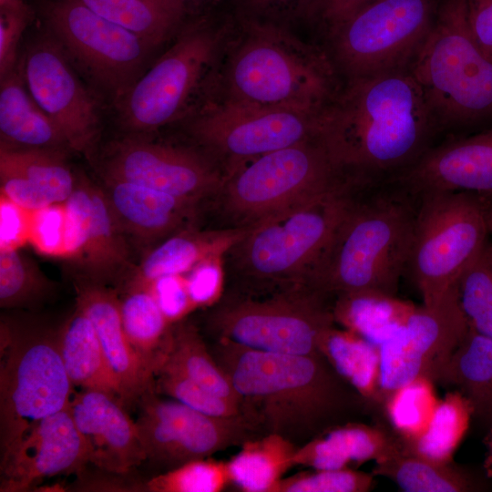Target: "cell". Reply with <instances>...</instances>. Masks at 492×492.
Returning <instances> with one entry per match:
<instances>
[{"mask_svg": "<svg viewBox=\"0 0 492 492\" xmlns=\"http://www.w3.org/2000/svg\"><path fill=\"white\" fill-rule=\"evenodd\" d=\"M158 395L151 389L140 396L135 422L146 462L161 473L259 436L241 415H208Z\"/></svg>", "mask_w": 492, "mask_h": 492, "instance_id": "obj_14", "label": "cell"}, {"mask_svg": "<svg viewBox=\"0 0 492 492\" xmlns=\"http://www.w3.org/2000/svg\"><path fill=\"white\" fill-rule=\"evenodd\" d=\"M402 451V442L391 428L354 421L299 446L294 466L347 468L372 460L376 463Z\"/></svg>", "mask_w": 492, "mask_h": 492, "instance_id": "obj_24", "label": "cell"}, {"mask_svg": "<svg viewBox=\"0 0 492 492\" xmlns=\"http://www.w3.org/2000/svg\"><path fill=\"white\" fill-rule=\"evenodd\" d=\"M180 1H182V2L187 5V7H188L190 2L200 1V0H180Z\"/></svg>", "mask_w": 492, "mask_h": 492, "instance_id": "obj_59", "label": "cell"}, {"mask_svg": "<svg viewBox=\"0 0 492 492\" xmlns=\"http://www.w3.org/2000/svg\"><path fill=\"white\" fill-rule=\"evenodd\" d=\"M434 382L455 386L469 402L473 417L492 425V338L469 327Z\"/></svg>", "mask_w": 492, "mask_h": 492, "instance_id": "obj_26", "label": "cell"}, {"mask_svg": "<svg viewBox=\"0 0 492 492\" xmlns=\"http://www.w3.org/2000/svg\"><path fill=\"white\" fill-rule=\"evenodd\" d=\"M1 12H25L29 11L28 6L22 0H0Z\"/></svg>", "mask_w": 492, "mask_h": 492, "instance_id": "obj_55", "label": "cell"}, {"mask_svg": "<svg viewBox=\"0 0 492 492\" xmlns=\"http://www.w3.org/2000/svg\"><path fill=\"white\" fill-rule=\"evenodd\" d=\"M161 369L179 373L239 405V397L228 377L213 358L199 328L190 322L182 319L172 323L169 351L159 370Z\"/></svg>", "mask_w": 492, "mask_h": 492, "instance_id": "obj_34", "label": "cell"}, {"mask_svg": "<svg viewBox=\"0 0 492 492\" xmlns=\"http://www.w3.org/2000/svg\"><path fill=\"white\" fill-rule=\"evenodd\" d=\"M224 29L198 20L117 101L120 121L129 131L156 130L179 119L210 74Z\"/></svg>", "mask_w": 492, "mask_h": 492, "instance_id": "obj_11", "label": "cell"}, {"mask_svg": "<svg viewBox=\"0 0 492 492\" xmlns=\"http://www.w3.org/2000/svg\"><path fill=\"white\" fill-rule=\"evenodd\" d=\"M77 306L92 322L109 371L128 406L155 389V375L139 358L123 328L119 292L107 285L82 279L75 282Z\"/></svg>", "mask_w": 492, "mask_h": 492, "instance_id": "obj_22", "label": "cell"}, {"mask_svg": "<svg viewBox=\"0 0 492 492\" xmlns=\"http://www.w3.org/2000/svg\"><path fill=\"white\" fill-rule=\"evenodd\" d=\"M372 0H313L306 16L323 26L328 35Z\"/></svg>", "mask_w": 492, "mask_h": 492, "instance_id": "obj_53", "label": "cell"}, {"mask_svg": "<svg viewBox=\"0 0 492 492\" xmlns=\"http://www.w3.org/2000/svg\"><path fill=\"white\" fill-rule=\"evenodd\" d=\"M354 178L342 171L318 138L252 159L225 176L212 200L225 227H251L338 189Z\"/></svg>", "mask_w": 492, "mask_h": 492, "instance_id": "obj_8", "label": "cell"}, {"mask_svg": "<svg viewBox=\"0 0 492 492\" xmlns=\"http://www.w3.org/2000/svg\"><path fill=\"white\" fill-rule=\"evenodd\" d=\"M487 453L484 461V468L487 475L492 477V425L489 427L488 434L486 437Z\"/></svg>", "mask_w": 492, "mask_h": 492, "instance_id": "obj_56", "label": "cell"}, {"mask_svg": "<svg viewBox=\"0 0 492 492\" xmlns=\"http://www.w3.org/2000/svg\"><path fill=\"white\" fill-rule=\"evenodd\" d=\"M372 473L387 477L407 492H469L482 485L454 462L441 463L399 452L376 462Z\"/></svg>", "mask_w": 492, "mask_h": 492, "instance_id": "obj_36", "label": "cell"}, {"mask_svg": "<svg viewBox=\"0 0 492 492\" xmlns=\"http://www.w3.org/2000/svg\"><path fill=\"white\" fill-rule=\"evenodd\" d=\"M489 241L483 196L463 191L419 196L407 268L423 302L453 291L462 272Z\"/></svg>", "mask_w": 492, "mask_h": 492, "instance_id": "obj_10", "label": "cell"}, {"mask_svg": "<svg viewBox=\"0 0 492 492\" xmlns=\"http://www.w3.org/2000/svg\"><path fill=\"white\" fill-rule=\"evenodd\" d=\"M436 124L406 67L349 78L320 112L317 138L345 174L377 181L427 150Z\"/></svg>", "mask_w": 492, "mask_h": 492, "instance_id": "obj_2", "label": "cell"}, {"mask_svg": "<svg viewBox=\"0 0 492 492\" xmlns=\"http://www.w3.org/2000/svg\"><path fill=\"white\" fill-rule=\"evenodd\" d=\"M142 287L152 294L170 323L185 319L195 309L187 290L186 280L181 275L159 277Z\"/></svg>", "mask_w": 492, "mask_h": 492, "instance_id": "obj_47", "label": "cell"}, {"mask_svg": "<svg viewBox=\"0 0 492 492\" xmlns=\"http://www.w3.org/2000/svg\"><path fill=\"white\" fill-rule=\"evenodd\" d=\"M374 477L352 467L313 469L284 477L273 492H367L374 485Z\"/></svg>", "mask_w": 492, "mask_h": 492, "instance_id": "obj_44", "label": "cell"}, {"mask_svg": "<svg viewBox=\"0 0 492 492\" xmlns=\"http://www.w3.org/2000/svg\"><path fill=\"white\" fill-rule=\"evenodd\" d=\"M484 197V196H483ZM487 205V220L490 233V244L492 245V197H484Z\"/></svg>", "mask_w": 492, "mask_h": 492, "instance_id": "obj_57", "label": "cell"}, {"mask_svg": "<svg viewBox=\"0 0 492 492\" xmlns=\"http://www.w3.org/2000/svg\"><path fill=\"white\" fill-rule=\"evenodd\" d=\"M0 450L9 453L38 421L69 405L73 384L57 330L1 321Z\"/></svg>", "mask_w": 492, "mask_h": 492, "instance_id": "obj_9", "label": "cell"}, {"mask_svg": "<svg viewBox=\"0 0 492 492\" xmlns=\"http://www.w3.org/2000/svg\"><path fill=\"white\" fill-rule=\"evenodd\" d=\"M416 305L396 295L365 292L337 296L336 324L380 345L399 332Z\"/></svg>", "mask_w": 492, "mask_h": 492, "instance_id": "obj_30", "label": "cell"}, {"mask_svg": "<svg viewBox=\"0 0 492 492\" xmlns=\"http://www.w3.org/2000/svg\"><path fill=\"white\" fill-rule=\"evenodd\" d=\"M66 210L54 203L31 213L28 241L41 254L65 257Z\"/></svg>", "mask_w": 492, "mask_h": 492, "instance_id": "obj_46", "label": "cell"}, {"mask_svg": "<svg viewBox=\"0 0 492 492\" xmlns=\"http://www.w3.org/2000/svg\"><path fill=\"white\" fill-rule=\"evenodd\" d=\"M298 446L273 434L251 438L228 461L231 484L244 492H273L294 466Z\"/></svg>", "mask_w": 492, "mask_h": 492, "instance_id": "obj_32", "label": "cell"}, {"mask_svg": "<svg viewBox=\"0 0 492 492\" xmlns=\"http://www.w3.org/2000/svg\"><path fill=\"white\" fill-rule=\"evenodd\" d=\"M56 283L18 249L0 251V306L35 309L51 298Z\"/></svg>", "mask_w": 492, "mask_h": 492, "instance_id": "obj_39", "label": "cell"}, {"mask_svg": "<svg viewBox=\"0 0 492 492\" xmlns=\"http://www.w3.org/2000/svg\"><path fill=\"white\" fill-rule=\"evenodd\" d=\"M465 4L474 38L492 57V0H465Z\"/></svg>", "mask_w": 492, "mask_h": 492, "instance_id": "obj_54", "label": "cell"}, {"mask_svg": "<svg viewBox=\"0 0 492 492\" xmlns=\"http://www.w3.org/2000/svg\"><path fill=\"white\" fill-rule=\"evenodd\" d=\"M92 224L80 259L86 276L82 280L107 285L130 265L129 239L118 222L104 190L91 185Z\"/></svg>", "mask_w": 492, "mask_h": 492, "instance_id": "obj_28", "label": "cell"}, {"mask_svg": "<svg viewBox=\"0 0 492 492\" xmlns=\"http://www.w3.org/2000/svg\"><path fill=\"white\" fill-rule=\"evenodd\" d=\"M46 17L66 50L116 102L140 77L154 47L77 0H55Z\"/></svg>", "mask_w": 492, "mask_h": 492, "instance_id": "obj_15", "label": "cell"}, {"mask_svg": "<svg viewBox=\"0 0 492 492\" xmlns=\"http://www.w3.org/2000/svg\"><path fill=\"white\" fill-rule=\"evenodd\" d=\"M105 181L107 197L129 241L149 248L195 226L200 202L132 182Z\"/></svg>", "mask_w": 492, "mask_h": 492, "instance_id": "obj_23", "label": "cell"}, {"mask_svg": "<svg viewBox=\"0 0 492 492\" xmlns=\"http://www.w3.org/2000/svg\"><path fill=\"white\" fill-rule=\"evenodd\" d=\"M248 228L199 230L194 226L179 231L148 251L125 286H145L159 277L182 275L205 260L223 257Z\"/></svg>", "mask_w": 492, "mask_h": 492, "instance_id": "obj_25", "label": "cell"}, {"mask_svg": "<svg viewBox=\"0 0 492 492\" xmlns=\"http://www.w3.org/2000/svg\"><path fill=\"white\" fill-rule=\"evenodd\" d=\"M319 351L368 405L377 404L379 345L335 324L323 335Z\"/></svg>", "mask_w": 492, "mask_h": 492, "instance_id": "obj_33", "label": "cell"}, {"mask_svg": "<svg viewBox=\"0 0 492 492\" xmlns=\"http://www.w3.org/2000/svg\"><path fill=\"white\" fill-rule=\"evenodd\" d=\"M393 179L418 197L445 191L492 197V129L428 149Z\"/></svg>", "mask_w": 492, "mask_h": 492, "instance_id": "obj_21", "label": "cell"}, {"mask_svg": "<svg viewBox=\"0 0 492 492\" xmlns=\"http://www.w3.org/2000/svg\"><path fill=\"white\" fill-rule=\"evenodd\" d=\"M409 69L437 123L466 125L492 117V57L471 33L465 0H441Z\"/></svg>", "mask_w": 492, "mask_h": 492, "instance_id": "obj_6", "label": "cell"}, {"mask_svg": "<svg viewBox=\"0 0 492 492\" xmlns=\"http://www.w3.org/2000/svg\"><path fill=\"white\" fill-rule=\"evenodd\" d=\"M103 18L140 36L154 47L180 25L187 5L180 0H77Z\"/></svg>", "mask_w": 492, "mask_h": 492, "instance_id": "obj_35", "label": "cell"}, {"mask_svg": "<svg viewBox=\"0 0 492 492\" xmlns=\"http://www.w3.org/2000/svg\"><path fill=\"white\" fill-rule=\"evenodd\" d=\"M313 0H232L241 18L282 24L292 17L306 16Z\"/></svg>", "mask_w": 492, "mask_h": 492, "instance_id": "obj_49", "label": "cell"}, {"mask_svg": "<svg viewBox=\"0 0 492 492\" xmlns=\"http://www.w3.org/2000/svg\"><path fill=\"white\" fill-rule=\"evenodd\" d=\"M155 390L208 415L241 416L238 404L213 394L176 372L159 370L155 375Z\"/></svg>", "mask_w": 492, "mask_h": 492, "instance_id": "obj_43", "label": "cell"}, {"mask_svg": "<svg viewBox=\"0 0 492 492\" xmlns=\"http://www.w3.org/2000/svg\"><path fill=\"white\" fill-rule=\"evenodd\" d=\"M57 342L66 372L73 386L105 391L121 399L96 329L78 306L76 305L74 313L57 329Z\"/></svg>", "mask_w": 492, "mask_h": 492, "instance_id": "obj_27", "label": "cell"}, {"mask_svg": "<svg viewBox=\"0 0 492 492\" xmlns=\"http://www.w3.org/2000/svg\"><path fill=\"white\" fill-rule=\"evenodd\" d=\"M89 465L88 451L69 407L36 423L1 457L0 491H28L46 477L78 476Z\"/></svg>", "mask_w": 492, "mask_h": 492, "instance_id": "obj_19", "label": "cell"}, {"mask_svg": "<svg viewBox=\"0 0 492 492\" xmlns=\"http://www.w3.org/2000/svg\"><path fill=\"white\" fill-rule=\"evenodd\" d=\"M209 348L259 436L278 435L299 447L358 421L369 406L321 352L272 353L226 340H213Z\"/></svg>", "mask_w": 492, "mask_h": 492, "instance_id": "obj_1", "label": "cell"}, {"mask_svg": "<svg viewBox=\"0 0 492 492\" xmlns=\"http://www.w3.org/2000/svg\"><path fill=\"white\" fill-rule=\"evenodd\" d=\"M1 194L22 209L34 212L55 202L40 188L18 176L0 175Z\"/></svg>", "mask_w": 492, "mask_h": 492, "instance_id": "obj_52", "label": "cell"}, {"mask_svg": "<svg viewBox=\"0 0 492 492\" xmlns=\"http://www.w3.org/2000/svg\"><path fill=\"white\" fill-rule=\"evenodd\" d=\"M333 300L308 285L251 292L227 288L205 314L212 340L272 353L320 352L324 333L336 324Z\"/></svg>", "mask_w": 492, "mask_h": 492, "instance_id": "obj_7", "label": "cell"}, {"mask_svg": "<svg viewBox=\"0 0 492 492\" xmlns=\"http://www.w3.org/2000/svg\"><path fill=\"white\" fill-rule=\"evenodd\" d=\"M469 331L456 287L415 306L404 327L379 345L378 404L395 389L425 376L435 380Z\"/></svg>", "mask_w": 492, "mask_h": 492, "instance_id": "obj_16", "label": "cell"}, {"mask_svg": "<svg viewBox=\"0 0 492 492\" xmlns=\"http://www.w3.org/2000/svg\"><path fill=\"white\" fill-rule=\"evenodd\" d=\"M360 184L351 179L249 227L222 257L228 288L262 292L307 285Z\"/></svg>", "mask_w": 492, "mask_h": 492, "instance_id": "obj_4", "label": "cell"}, {"mask_svg": "<svg viewBox=\"0 0 492 492\" xmlns=\"http://www.w3.org/2000/svg\"><path fill=\"white\" fill-rule=\"evenodd\" d=\"M484 252H485L487 260L488 261V262L490 263L492 267V245L490 244V241L487 244Z\"/></svg>", "mask_w": 492, "mask_h": 492, "instance_id": "obj_58", "label": "cell"}, {"mask_svg": "<svg viewBox=\"0 0 492 492\" xmlns=\"http://www.w3.org/2000/svg\"><path fill=\"white\" fill-rule=\"evenodd\" d=\"M222 257L205 260L185 277L190 301L196 307H208L221 294Z\"/></svg>", "mask_w": 492, "mask_h": 492, "instance_id": "obj_48", "label": "cell"}, {"mask_svg": "<svg viewBox=\"0 0 492 492\" xmlns=\"http://www.w3.org/2000/svg\"><path fill=\"white\" fill-rule=\"evenodd\" d=\"M64 205L66 210L65 257L80 261L92 224L91 184L77 183Z\"/></svg>", "mask_w": 492, "mask_h": 492, "instance_id": "obj_45", "label": "cell"}, {"mask_svg": "<svg viewBox=\"0 0 492 492\" xmlns=\"http://www.w3.org/2000/svg\"><path fill=\"white\" fill-rule=\"evenodd\" d=\"M441 0H372L329 34L349 78L409 67Z\"/></svg>", "mask_w": 492, "mask_h": 492, "instance_id": "obj_12", "label": "cell"}, {"mask_svg": "<svg viewBox=\"0 0 492 492\" xmlns=\"http://www.w3.org/2000/svg\"><path fill=\"white\" fill-rule=\"evenodd\" d=\"M31 17V11L1 12L0 15V76L10 74L15 63L20 37Z\"/></svg>", "mask_w": 492, "mask_h": 492, "instance_id": "obj_51", "label": "cell"}, {"mask_svg": "<svg viewBox=\"0 0 492 492\" xmlns=\"http://www.w3.org/2000/svg\"><path fill=\"white\" fill-rule=\"evenodd\" d=\"M241 21L224 74V100L320 113L338 92L328 56L282 24Z\"/></svg>", "mask_w": 492, "mask_h": 492, "instance_id": "obj_5", "label": "cell"}, {"mask_svg": "<svg viewBox=\"0 0 492 492\" xmlns=\"http://www.w3.org/2000/svg\"><path fill=\"white\" fill-rule=\"evenodd\" d=\"M434 383L417 377L393 391L382 403L390 428L402 444L415 440L427 427L440 400Z\"/></svg>", "mask_w": 492, "mask_h": 492, "instance_id": "obj_40", "label": "cell"}, {"mask_svg": "<svg viewBox=\"0 0 492 492\" xmlns=\"http://www.w3.org/2000/svg\"><path fill=\"white\" fill-rule=\"evenodd\" d=\"M364 193L361 184L307 285L334 299L374 292L396 295L408 267L419 197L396 180Z\"/></svg>", "mask_w": 492, "mask_h": 492, "instance_id": "obj_3", "label": "cell"}, {"mask_svg": "<svg viewBox=\"0 0 492 492\" xmlns=\"http://www.w3.org/2000/svg\"><path fill=\"white\" fill-rule=\"evenodd\" d=\"M101 170L105 179L132 182L200 203L212 200L225 178L204 152L135 137L113 141Z\"/></svg>", "mask_w": 492, "mask_h": 492, "instance_id": "obj_17", "label": "cell"}, {"mask_svg": "<svg viewBox=\"0 0 492 492\" xmlns=\"http://www.w3.org/2000/svg\"><path fill=\"white\" fill-rule=\"evenodd\" d=\"M0 175L22 177L44 190L55 203H64L77 182L57 149L0 148Z\"/></svg>", "mask_w": 492, "mask_h": 492, "instance_id": "obj_38", "label": "cell"}, {"mask_svg": "<svg viewBox=\"0 0 492 492\" xmlns=\"http://www.w3.org/2000/svg\"><path fill=\"white\" fill-rule=\"evenodd\" d=\"M119 307L130 344L155 375L169 351L172 323L142 286H125L123 294L119 293Z\"/></svg>", "mask_w": 492, "mask_h": 492, "instance_id": "obj_31", "label": "cell"}, {"mask_svg": "<svg viewBox=\"0 0 492 492\" xmlns=\"http://www.w3.org/2000/svg\"><path fill=\"white\" fill-rule=\"evenodd\" d=\"M473 418L469 402L458 391L448 392L439 403L425 430L403 445V452L428 460L449 463Z\"/></svg>", "mask_w": 492, "mask_h": 492, "instance_id": "obj_37", "label": "cell"}, {"mask_svg": "<svg viewBox=\"0 0 492 492\" xmlns=\"http://www.w3.org/2000/svg\"><path fill=\"white\" fill-rule=\"evenodd\" d=\"M24 79L32 97L62 131L68 148L88 151L98 134L97 106L52 42L31 48L24 62Z\"/></svg>", "mask_w": 492, "mask_h": 492, "instance_id": "obj_18", "label": "cell"}, {"mask_svg": "<svg viewBox=\"0 0 492 492\" xmlns=\"http://www.w3.org/2000/svg\"><path fill=\"white\" fill-rule=\"evenodd\" d=\"M231 483L228 461L207 457L152 477L146 481V491L219 492Z\"/></svg>", "mask_w": 492, "mask_h": 492, "instance_id": "obj_42", "label": "cell"}, {"mask_svg": "<svg viewBox=\"0 0 492 492\" xmlns=\"http://www.w3.org/2000/svg\"><path fill=\"white\" fill-rule=\"evenodd\" d=\"M0 131L5 139L25 148H68L62 131L13 71L1 78Z\"/></svg>", "mask_w": 492, "mask_h": 492, "instance_id": "obj_29", "label": "cell"}, {"mask_svg": "<svg viewBox=\"0 0 492 492\" xmlns=\"http://www.w3.org/2000/svg\"><path fill=\"white\" fill-rule=\"evenodd\" d=\"M31 213L1 194L0 251L18 249L28 241Z\"/></svg>", "mask_w": 492, "mask_h": 492, "instance_id": "obj_50", "label": "cell"}, {"mask_svg": "<svg viewBox=\"0 0 492 492\" xmlns=\"http://www.w3.org/2000/svg\"><path fill=\"white\" fill-rule=\"evenodd\" d=\"M320 113L208 102L189 132L225 176L265 154L317 138Z\"/></svg>", "mask_w": 492, "mask_h": 492, "instance_id": "obj_13", "label": "cell"}, {"mask_svg": "<svg viewBox=\"0 0 492 492\" xmlns=\"http://www.w3.org/2000/svg\"><path fill=\"white\" fill-rule=\"evenodd\" d=\"M126 406L120 398L101 390L73 394L68 407L93 466L128 474L146 462L136 422Z\"/></svg>", "mask_w": 492, "mask_h": 492, "instance_id": "obj_20", "label": "cell"}, {"mask_svg": "<svg viewBox=\"0 0 492 492\" xmlns=\"http://www.w3.org/2000/svg\"><path fill=\"white\" fill-rule=\"evenodd\" d=\"M484 251L462 272L456 290L469 327L492 338V267Z\"/></svg>", "mask_w": 492, "mask_h": 492, "instance_id": "obj_41", "label": "cell"}]
</instances>
